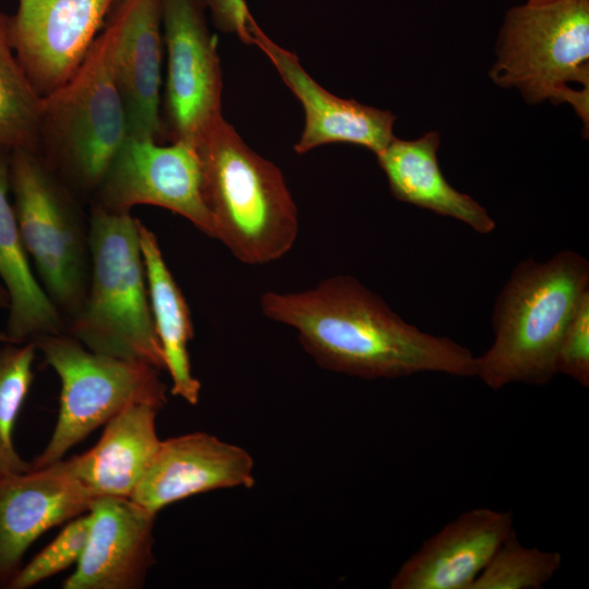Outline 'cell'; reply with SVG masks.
<instances>
[{"mask_svg":"<svg viewBox=\"0 0 589 589\" xmlns=\"http://www.w3.org/2000/svg\"><path fill=\"white\" fill-rule=\"evenodd\" d=\"M247 26L251 44L265 53L303 107L304 129L293 146L297 154L325 144L349 143L376 155L393 141L395 116L390 111L332 94L310 76L296 53L273 41L250 12Z\"/></svg>","mask_w":589,"mask_h":589,"instance_id":"cell-13","label":"cell"},{"mask_svg":"<svg viewBox=\"0 0 589 589\" xmlns=\"http://www.w3.org/2000/svg\"><path fill=\"white\" fill-rule=\"evenodd\" d=\"M588 293L589 262L575 251L520 262L496 298L494 340L474 358V376L494 390L512 383L549 384L557 375L563 334Z\"/></svg>","mask_w":589,"mask_h":589,"instance_id":"cell-2","label":"cell"},{"mask_svg":"<svg viewBox=\"0 0 589 589\" xmlns=\"http://www.w3.org/2000/svg\"><path fill=\"white\" fill-rule=\"evenodd\" d=\"M204 3L218 29L236 34L242 43L251 45L247 26L250 11L244 0H204Z\"/></svg>","mask_w":589,"mask_h":589,"instance_id":"cell-27","label":"cell"},{"mask_svg":"<svg viewBox=\"0 0 589 589\" xmlns=\"http://www.w3.org/2000/svg\"><path fill=\"white\" fill-rule=\"evenodd\" d=\"M43 111L44 97L12 48L9 15L0 12V149L39 153Z\"/></svg>","mask_w":589,"mask_h":589,"instance_id":"cell-22","label":"cell"},{"mask_svg":"<svg viewBox=\"0 0 589 589\" xmlns=\"http://www.w3.org/2000/svg\"><path fill=\"white\" fill-rule=\"evenodd\" d=\"M255 483L254 460L244 448L205 432L161 440L130 500L157 514L195 494Z\"/></svg>","mask_w":589,"mask_h":589,"instance_id":"cell-14","label":"cell"},{"mask_svg":"<svg viewBox=\"0 0 589 589\" xmlns=\"http://www.w3.org/2000/svg\"><path fill=\"white\" fill-rule=\"evenodd\" d=\"M97 497L73 457L0 479V581L19 569L28 546L48 529L87 513Z\"/></svg>","mask_w":589,"mask_h":589,"instance_id":"cell-12","label":"cell"},{"mask_svg":"<svg viewBox=\"0 0 589 589\" xmlns=\"http://www.w3.org/2000/svg\"><path fill=\"white\" fill-rule=\"evenodd\" d=\"M8 306H9V294H8L4 286L0 281V308L8 309Z\"/></svg>","mask_w":589,"mask_h":589,"instance_id":"cell-28","label":"cell"},{"mask_svg":"<svg viewBox=\"0 0 589 589\" xmlns=\"http://www.w3.org/2000/svg\"><path fill=\"white\" fill-rule=\"evenodd\" d=\"M492 80L517 87L530 103H568L588 128L589 0H557L510 9Z\"/></svg>","mask_w":589,"mask_h":589,"instance_id":"cell-6","label":"cell"},{"mask_svg":"<svg viewBox=\"0 0 589 589\" xmlns=\"http://www.w3.org/2000/svg\"><path fill=\"white\" fill-rule=\"evenodd\" d=\"M140 241L153 322L165 370L171 378V394L196 405L201 382L193 375L188 349L194 336L189 305L164 259L156 235L142 223Z\"/></svg>","mask_w":589,"mask_h":589,"instance_id":"cell-21","label":"cell"},{"mask_svg":"<svg viewBox=\"0 0 589 589\" xmlns=\"http://www.w3.org/2000/svg\"><path fill=\"white\" fill-rule=\"evenodd\" d=\"M140 224L130 212L93 206L87 291L64 333L92 351L161 371L165 359L149 305Z\"/></svg>","mask_w":589,"mask_h":589,"instance_id":"cell-4","label":"cell"},{"mask_svg":"<svg viewBox=\"0 0 589 589\" xmlns=\"http://www.w3.org/2000/svg\"><path fill=\"white\" fill-rule=\"evenodd\" d=\"M554 1H557V0H528L527 3L533 4V5H539V4L551 3V2H554Z\"/></svg>","mask_w":589,"mask_h":589,"instance_id":"cell-30","label":"cell"},{"mask_svg":"<svg viewBox=\"0 0 589 589\" xmlns=\"http://www.w3.org/2000/svg\"><path fill=\"white\" fill-rule=\"evenodd\" d=\"M562 563L558 551L524 545L514 529L470 589H541L558 572Z\"/></svg>","mask_w":589,"mask_h":589,"instance_id":"cell-24","label":"cell"},{"mask_svg":"<svg viewBox=\"0 0 589 589\" xmlns=\"http://www.w3.org/2000/svg\"><path fill=\"white\" fill-rule=\"evenodd\" d=\"M158 410L148 404L127 407L106 423L94 447L72 456L80 479L97 498H130L161 443Z\"/></svg>","mask_w":589,"mask_h":589,"instance_id":"cell-18","label":"cell"},{"mask_svg":"<svg viewBox=\"0 0 589 589\" xmlns=\"http://www.w3.org/2000/svg\"><path fill=\"white\" fill-rule=\"evenodd\" d=\"M195 146L214 238L249 265L287 254L296 243L299 219L280 169L249 147L224 117Z\"/></svg>","mask_w":589,"mask_h":589,"instance_id":"cell-3","label":"cell"},{"mask_svg":"<svg viewBox=\"0 0 589 589\" xmlns=\"http://www.w3.org/2000/svg\"><path fill=\"white\" fill-rule=\"evenodd\" d=\"M260 306L267 318L294 329L305 352L332 372L365 380L476 375V357L467 347L407 323L349 275L302 291H266Z\"/></svg>","mask_w":589,"mask_h":589,"instance_id":"cell-1","label":"cell"},{"mask_svg":"<svg viewBox=\"0 0 589 589\" xmlns=\"http://www.w3.org/2000/svg\"><path fill=\"white\" fill-rule=\"evenodd\" d=\"M9 16L14 53L46 97L77 70L117 0H17Z\"/></svg>","mask_w":589,"mask_h":589,"instance_id":"cell-11","label":"cell"},{"mask_svg":"<svg viewBox=\"0 0 589 589\" xmlns=\"http://www.w3.org/2000/svg\"><path fill=\"white\" fill-rule=\"evenodd\" d=\"M33 341L58 374L61 393L53 432L31 461L32 468L63 459L91 432L131 405L148 404L160 410L167 402V386L151 364L92 351L67 333Z\"/></svg>","mask_w":589,"mask_h":589,"instance_id":"cell-7","label":"cell"},{"mask_svg":"<svg viewBox=\"0 0 589 589\" xmlns=\"http://www.w3.org/2000/svg\"><path fill=\"white\" fill-rule=\"evenodd\" d=\"M120 26L115 2L77 70L44 97L39 155L64 183L83 192H96L128 135L115 75Z\"/></svg>","mask_w":589,"mask_h":589,"instance_id":"cell-5","label":"cell"},{"mask_svg":"<svg viewBox=\"0 0 589 589\" xmlns=\"http://www.w3.org/2000/svg\"><path fill=\"white\" fill-rule=\"evenodd\" d=\"M5 342H16V341H14L5 330H0V345L5 344Z\"/></svg>","mask_w":589,"mask_h":589,"instance_id":"cell-29","label":"cell"},{"mask_svg":"<svg viewBox=\"0 0 589 589\" xmlns=\"http://www.w3.org/2000/svg\"><path fill=\"white\" fill-rule=\"evenodd\" d=\"M438 145L440 135L430 132L411 141L394 137L376 154L393 196L462 221L478 233H491L496 224L486 209L445 179L437 160Z\"/></svg>","mask_w":589,"mask_h":589,"instance_id":"cell-19","label":"cell"},{"mask_svg":"<svg viewBox=\"0 0 589 589\" xmlns=\"http://www.w3.org/2000/svg\"><path fill=\"white\" fill-rule=\"evenodd\" d=\"M514 530L512 512L476 507L426 539L398 568L390 589H470Z\"/></svg>","mask_w":589,"mask_h":589,"instance_id":"cell-16","label":"cell"},{"mask_svg":"<svg viewBox=\"0 0 589 589\" xmlns=\"http://www.w3.org/2000/svg\"><path fill=\"white\" fill-rule=\"evenodd\" d=\"M96 194V204L110 212H130L137 205L163 207L214 238L200 156L192 143L164 145L149 137L127 135Z\"/></svg>","mask_w":589,"mask_h":589,"instance_id":"cell-10","label":"cell"},{"mask_svg":"<svg viewBox=\"0 0 589 589\" xmlns=\"http://www.w3.org/2000/svg\"><path fill=\"white\" fill-rule=\"evenodd\" d=\"M36 351L33 340L0 347V479L32 469L14 447L13 431L33 382Z\"/></svg>","mask_w":589,"mask_h":589,"instance_id":"cell-23","label":"cell"},{"mask_svg":"<svg viewBox=\"0 0 589 589\" xmlns=\"http://www.w3.org/2000/svg\"><path fill=\"white\" fill-rule=\"evenodd\" d=\"M10 153L0 149V280L9 294L5 332L23 342L64 333L67 323L31 267L9 197Z\"/></svg>","mask_w":589,"mask_h":589,"instance_id":"cell-20","label":"cell"},{"mask_svg":"<svg viewBox=\"0 0 589 589\" xmlns=\"http://www.w3.org/2000/svg\"><path fill=\"white\" fill-rule=\"evenodd\" d=\"M88 515L83 553L62 588H142L155 563L156 514L127 497L101 496L94 501Z\"/></svg>","mask_w":589,"mask_h":589,"instance_id":"cell-15","label":"cell"},{"mask_svg":"<svg viewBox=\"0 0 589 589\" xmlns=\"http://www.w3.org/2000/svg\"><path fill=\"white\" fill-rule=\"evenodd\" d=\"M121 26L115 75L128 135L167 141L160 113L163 0H117Z\"/></svg>","mask_w":589,"mask_h":589,"instance_id":"cell-17","label":"cell"},{"mask_svg":"<svg viewBox=\"0 0 589 589\" xmlns=\"http://www.w3.org/2000/svg\"><path fill=\"white\" fill-rule=\"evenodd\" d=\"M556 371L582 387L589 386V293L579 303L563 334Z\"/></svg>","mask_w":589,"mask_h":589,"instance_id":"cell-26","label":"cell"},{"mask_svg":"<svg viewBox=\"0 0 589 589\" xmlns=\"http://www.w3.org/2000/svg\"><path fill=\"white\" fill-rule=\"evenodd\" d=\"M88 512L71 520L62 531L8 581L11 589H26L79 562L88 534Z\"/></svg>","mask_w":589,"mask_h":589,"instance_id":"cell-25","label":"cell"},{"mask_svg":"<svg viewBox=\"0 0 589 589\" xmlns=\"http://www.w3.org/2000/svg\"><path fill=\"white\" fill-rule=\"evenodd\" d=\"M10 191L40 284L60 312L71 317L83 304L88 286V224L39 153L22 148L10 153Z\"/></svg>","mask_w":589,"mask_h":589,"instance_id":"cell-8","label":"cell"},{"mask_svg":"<svg viewBox=\"0 0 589 589\" xmlns=\"http://www.w3.org/2000/svg\"><path fill=\"white\" fill-rule=\"evenodd\" d=\"M204 0H163L167 48L164 112L167 139L196 144L221 115V68L217 37Z\"/></svg>","mask_w":589,"mask_h":589,"instance_id":"cell-9","label":"cell"}]
</instances>
